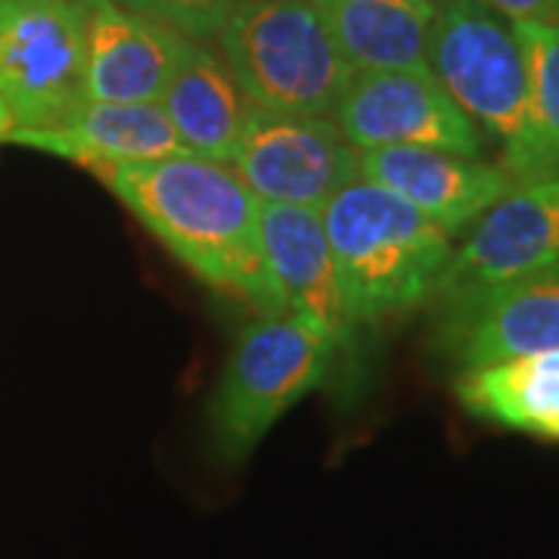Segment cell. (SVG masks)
I'll use <instances>...</instances> for the list:
<instances>
[{
	"instance_id": "6da1fadb",
	"label": "cell",
	"mask_w": 559,
	"mask_h": 559,
	"mask_svg": "<svg viewBox=\"0 0 559 559\" xmlns=\"http://www.w3.org/2000/svg\"><path fill=\"white\" fill-rule=\"evenodd\" d=\"M97 180L205 286L255 314L283 311L261 242V200L230 162L175 153L109 168Z\"/></svg>"
},
{
	"instance_id": "7a4b0ae2",
	"label": "cell",
	"mask_w": 559,
	"mask_h": 559,
	"mask_svg": "<svg viewBox=\"0 0 559 559\" xmlns=\"http://www.w3.org/2000/svg\"><path fill=\"white\" fill-rule=\"evenodd\" d=\"M320 218L358 330L407 318L436 299L454 237L411 202L360 178L330 197Z\"/></svg>"
},
{
	"instance_id": "3957f363",
	"label": "cell",
	"mask_w": 559,
	"mask_h": 559,
	"mask_svg": "<svg viewBox=\"0 0 559 559\" xmlns=\"http://www.w3.org/2000/svg\"><path fill=\"white\" fill-rule=\"evenodd\" d=\"M336 345L299 314H255L240 330L209 401V454L242 466L305 395L320 389Z\"/></svg>"
},
{
	"instance_id": "277c9868",
	"label": "cell",
	"mask_w": 559,
	"mask_h": 559,
	"mask_svg": "<svg viewBox=\"0 0 559 559\" xmlns=\"http://www.w3.org/2000/svg\"><path fill=\"white\" fill-rule=\"evenodd\" d=\"M218 53L246 100L289 116H333L352 66L311 0H234Z\"/></svg>"
},
{
	"instance_id": "5b68a950",
	"label": "cell",
	"mask_w": 559,
	"mask_h": 559,
	"mask_svg": "<svg viewBox=\"0 0 559 559\" xmlns=\"http://www.w3.org/2000/svg\"><path fill=\"white\" fill-rule=\"evenodd\" d=\"M426 66L507 159L525 128L528 75L513 22L479 0H439Z\"/></svg>"
},
{
	"instance_id": "8992f818",
	"label": "cell",
	"mask_w": 559,
	"mask_h": 559,
	"mask_svg": "<svg viewBox=\"0 0 559 559\" xmlns=\"http://www.w3.org/2000/svg\"><path fill=\"white\" fill-rule=\"evenodd\" d=\"M87 0H0V97L20 128H53L84 97Z\"/></svg>"
},
{
	"instance_id": "52a82bcc",
	"label": "cell",
	"mask_w": 559,
	"mask_h": 559,
	"mask_svg": "<svg viewBox=\"0 0 559 559\" xmlns=\"http://www.w3.org/2000/svg\"><path fill=\"white\" fill-rule=\"evenodd\" d=\"M227 162L261 202L277 205L323 209L342 187L360 180V150L345 140L333 116L249 106Z\"/></svg>"
},
{
	"instance_id": "ba28073f",
	"label": "cell",
	"mask_w": 559,
	"mask_h": 559,
	"mask_svg": "<svg viewBox=\"0 0 559 559\" xmlns=\"http://www.w3.org/2000/svg\"><path fill=\"white\" fill-rule=\"evenodd\" d=\"M333 119L355 150L429 146L485 159V138L429 69L352 72Z\"/></svg>"
},
{
	"instance_id": "9c48e42d",
	"label": "cell",
	"mask_w": 559,
	"mask_h": 559,
	"mask_svg": "<svg viewBox=\"0 0 559 559\" xmlns=\"http://www.w3.org/2000/svg\"><path fill=\"white\" fill-rule=\"evenodd\" d=\"M559 264V178L513 183L454 246L432 305L469 299Z\"/></svg>"
},
{
	"instance_id": "30bf717a",
	"label": "cell",
	"mask_w": 559,
	"mask_h": 559,
	"mask_svg": "<svg viewBox=\"0 0 559 559\" xmlns=\"http://www.w3.org/2000/svg\"><path fill=\"white\" fill-rule=\"evenodd\" d=\"M436 311V342L460 370L559 352V264Z\"/></svg>"
},
{
	"instance_id": "8fae6325",
	"label": "cell",
	"mask_w": 559,
	"mask_h": 559,
	"mask_svg": "<svg viewBox=\"0 0 559 559\" xmlns=\"http://www.w3.org/2000/svg\"><path fill=\"white\" fill-rule=\"evenodd\" d=\"M261 242L283 311L314 323L336 355L355 348L358 323L342 293L320 209L261 202Z\"/></svg>"
},
{
	"instance_id": "7c38bea8",
	"label": "cell",
	"mask_w": 559,
	"mask_h": 559,
	"mask_svg": "<svg viewBox=\"0 0 559 559\" xmlns=\"http://www.w3.org/2000/svg\"><path fill=\"white\" fill-rule=\"evenodd\" d=\"M190 40L116 0H87L84 97L94 103H159Z\"/></svg>"
},
{
	"instance_id": "4fadbf2b",
	"label": "cell",
	"mask_w": 559,
	"mask_h": 559,
	"mask_svg": "<svg viewBox=\"0 0 559 559\" xmlns=\"http://www.w3.org/2000/svg\"><path fill=\"white\" fill-rule=\"evenodd\" d=\"M360 178L380 183L457 237L513 187L498 162L429 146H382L360 153Z\"/></svg>"
},
{
	"instance_id": "5bb4252c",
	"label": "cell",
	"mask_w": 559,
	"mask_h": 559,
	"mask_svg": "<svg viewBox=\"0 0 559 559\" xmlns=\"http://www.w3.org/2000/svg\"><path fill=\"white\" fill-rule=\"evenodd\" d=\"M10 140L75 162L94 178L119 165H138L183 153L162 103L84 100L62 124L16 128Z\"/></svg>"
},
{
	"instance_id": "9a60e30c",
	"label": "cell",
	"mask_w": 559,
	"mask_h": 559,
	"mask_svg": "<svg viewBox=\"0 0 559 559\" xmlns=\"http://www.w3.org/2000/svg\"><path fill=\"white\" fill-rule=\"evenodd\" d=\"M159 103L183 153L218 162L230 159L252 106L209 40H190Z\"/></svg>"
},
{
	"instance_id": "2e32d148",
	"label": "cell",
	"mask_w": 559,
	"mask_h": 559,
	"mask_svg": "<svg viewBox=\"0 0 559 559\" xmlns=\"http://www.w3.org/2000/svg\"><path fill=\"white\" fill-rule=\"evenodd\" d=\"M352 72L429 69L439 0H311Z\"/></svg>"
},
{
	"instance_id": "e0dca14e",
	"label": "cell",
	"mask_w": 559,
	"mask_h": 559,
	"mask_svg": "<svg viewBox=\"0 0 559 559\" xmlns=\"http://www.w3.org/2000/svg\"><path fill=\"white\" fill-rule=\"evenodd\" d=\"M457 399L473 417L559 441V352L463 370Z\"/></svg>"
},
{
	"instance_id": "ac0fdd59",
	"label": "cell",
	"mask_w": 559,
	"mask_h": 559,
	"mask_svg": "<svg viewBox=\"0 0 559 559\" xmlns=\"http://www.w3.org/2000/svg\"><path fill=\"white\" fill-rule=\"evenodd\" d=\"M525 57L528 103L516 150L498 162L513 183L559 178V22H513Z\"/></svg>"
},
{
	"instance_id": "d6986e66",
	"label": "cell",
	"mask_w": 559,
	"mask_h": 559,
	"mask_svg": "<svg viewBox=\"0 0 559 559\" xmlns=\"http://www.w3.org/2000/svg\"><path fill=\"white\" fill-rule=\"evenodd\" d=\"M153 20L171 25L175 32L193 40H212L234 0H116Z\"/></svg>"
},
{
	"instance_id": "ffe728a7",
	"label": "cell",
	"mask_w": 559,
	"mask_h": 559,
	"mask_svg": "<svg viewBox=\"0 0 559 559\" xmlns=\"http://www.w3.org/2000/svg\"><path fill=\"white\" fill-rule=\"evenodd\" d=\"M510 22H559V0H479Z\"/></svg>"
},
{
	"instance_id": "44dd1931",
	"label": "cell",
	"mask_w": 559,
	"mask_h": 559,
	"mask_svg": "<svg viewBox=\"0 0 559 559\" xmlns=\"http://www.w3.org/2000/svg\"><path fill=\"white\" fill-rule=\"evenodd\" d=\"M16 128H20V121H16V116H13L10 103L0 97V143L13 138V134H16Z\"/></svg>"
}]
</instances>
